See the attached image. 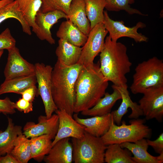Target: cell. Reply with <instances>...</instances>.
<instances>
[{"mask_svg": "<svg viewBox=\"0 0 163 163\" xmlns=\"http://www.w3.org/2000/svg\"><path fill=\"white\" fill-rule=\"evenodd\" d=\"M14 18L21 24L26 34H31V28L24 18L20 10L18 0H15L0 8V24L7 19Z\"/></svg>", "mask_w": 163, "mask_h": 163, "instance_id": "cell-26", "label": "cell"}, {"mask_svg": "<svg viewBox=\"0 0 163 163\" xmlns=\"http://www.w3.org/2000/svg\"><path fill=\"white\" fill-rule=\"evenodd\" d=\"M83 66L77 63L67 66L57 60L51 74L52 94L58 109L72 116L75 102V87Z\"/></svg>", "mask_w": 163, "mask_h": 163, "instance_id": "cell-3", "label": "cell"}, {"mask_svg": "<svg viewBox=\"0 0 163 163\" xmlns=\"http://www.w3.org/2000/svg\"><path fill=\"white\" fill-rule=\"evenodd\" d=\"M59 117L57 133L52 142L53 146L57 141L65 138H79L84 134L85 126L77 122L64 110L57 109L55 111Z\"/></svg>", "mask_w": 163, "mask_h": 163, "instance_id": "cell-13", "label": "cell"}, {"mask_svg": "<svg viewBox=\"0 0 163 163\" xmlns=\"http://www.w3.org/2000/svg\"><path fill=\"white\" fill-rule=\"evenodd\" d=\"M12 1L11 0H0V8Z\"/></svg>", "mask_w": 163, "mask_h": 163, "instance_id": "cell-39", "label": "cell"}, {"mask_svg": "<svg viewBox=\"0 0 163 163\" xmlns=\"http://www.w3.org/2000/svg\"><path fill=\"white\" fill-rule=\"evenodd\" d=\"M78 113H75L73 118L79 123L85 126V131L94 136L101 137L109 130L113 120L111 113L96 116L86 119L79 117Z\"/></svg>", "mask_w": 163, "mask_h": 163, "instance_id": "cell-15", "label": "cell"}, {"mask_svg": "<svg viewBox=\"0 0 163 163\" xmlns=\"http://www.w3.org/2000/svg\"><path fill=\"white\" fill-rule=\"evenodd\" d=\"M67 15L68 20L88 36L91 28L86 13L85 0H73Z\"/></svg>", "mask_w": 163, "mask_h": 163, "instance_id": "cell-19", "label": "cell"}, {"mask_svg": "<svg viewBox=\"0 0 163 163\" xmlns=\"http://www.w3.org/2000/svg\"><path fill=\"white\" fill-rule=\"evenodd\" d=\"M149 145L152 147L155 152L159 154L163 153V133H161L155 140L146 139Z\"/></svg>", "mask_w": 163, "mask_h": 163, "instance_id": "cell-36", "label": "cell"}, {"mask_svg": "<svg viewBox=\"0 0 163 163\" xmlns=\"http://www.w3.org/2000/svg\"><path fill=\"white\" fill-rule=\"evenodd\" d=\"M123 44L106 37L100 55V69L105 79L117 87H127L126 75L132 65Z\"/></svg>", "mask_w": 163, "mask_h": 163, "instance_id": "cell-2", "label": "cell"}, {"mask_svg": "<svg viewBox=\"0 0 163 163\" xmlns=\"http://www.w3.org/2000/svg\"><path fill=\"white\" fill-rule=\"evenodd\" d=\"M105 3V8L110 11H119L124 10L130 14H136L145 16L139 10L131 7L135 0H103Z\"/></svg>", "mask_w": 163, "mask_h": 163, "instance_id": "cell-31", "label": "cell"}, {"mask_svg": "<svg viewBox=\"0 0 163 163\" xmlns=\"http://www.w3.org/2000/svg\"><path fill=\"white\" fill-rule=\"evenodd\" d=\"M4 52V50H0V59Z\"/></svg>", "mask_w": 163, "mask_h": 163, "instance_id": "cell-40", "label": "cell"}, {"mask_svg": "<svg viewBox=\"0 0 163 163\" xmlns=\"http://www.w3.org/2000/svg\"><path fill=\"white\" fill-rule=\"evenodd\" d=\"M50 136L44 135L30 138L32 159L41 162L50 151L52 147Z\"/></svg>", "mask_w": 163, "mask_h": 163, "instance_id": "cell-25", "label": "cell"}, {"mask_svg": "<svg viewBox=\"0 0 163 163\" xmlns=\"http://www.w3.org/2000/svg\"><path fill=\"white\" fill-rule=\"evenodd\" d=\"M62 18L68 20L67 15L62 11L56 10L43 13L40 11L37 13L35 23L38 27L36 33L38 38L42 40H45L51 44L55 43L50 29L52 26Z\"/></svg>", "mask_w": 163, "mask_h": 163, "instance_id": "cell-14", "label": "cell"}, {"mask_svg": "<svg viewBox=\"0 0 163 163\" xmlns=\"http://www.w3.org/2000/svg\"><path fill=\"white\" fill-rule=\"evenodd\" d=\"M87 16L91 29L104 21V9L105 4L103 0H85Z\"/></svg>", "mask_w": 163, "mask_h": 163, "instance_id": "cell-29", "label": "cell"}, {"mask_svg": "<svg viewBox=\"0 0 163 163\" xmlns=\"http://www.w3.org/2000/svg\"><path fill=\"white\" fill-rule=\"evenodd\" d=\"M115 86L121 94L122 101L118 109L110 113L114 122L117 125H120L122 118L127 112L129 108L132 110L131 113L128 116L129 118L136 119L143 115V112L139 104L133 102L131 99L128 88Z\"/></svg>", "mask_w": 163, "mask_h": 163, "instance_id": "cell-17", "label": "cell"}, {"mask_svg": "<svg viewBox=\"0 0 163 163\" xmlns=\"http://www.w3.org/2000/svg\"><path fill=\"white\" fill-rule=\"evenodd\" d=\"M59 39L66 40L78 46H83L85 43L88 36L69 20L62 22L56 33Z\"/></svg>", "mask_w": 163, "mask_h": 163, "instance_id": "cell-22", "label": "cell"}, {"mask_svg": "<svg viewBox=\"0 0 163 163\" xmlns=\"http://www.w3.org/2000/svg\"><path fill=\"white\" fill-rule=\"evenodd\" d=\"M11 0L12 1H14L15 0Z\"/></svg>", "mask_w": 163, "mask_h": 163, "instance_id": "cell-41", "label": "cell"}, {"mask_svg": "<svg viewBox=\"0 0 163 163\" xmlns=\"http://www.w3.org/2000/svg\"><path fill=\"white\" fill-rule=\"evenodd\" d=\"M14 104L8 97L0 99V113L5 115L14 114L16 112Z\"/></svg>", "mask_w": 163, "mask_h": 163, "instance_id": "cell-34", "label": "cell"}, {"mask_svg": "<svg viewBox=\"0 0 163 163\" xmlns=\"http://www.w3.org/2000/svg\"><path fill=\"white\" fill-rule=\"evenodd\" d=\"M14 107L15 109L25 113L32 111L33 109V102L27 101L22 98H19L15 103Z\"/></svg>", "mask_w": 163, "mask_h": 163, "instance_id": "cell-35", "label": "cell"}, {"mask_svg": "<svg viewBox=\"0 0 163 163\" xmlns=\"http://www.w3.org/2000/svg\"><path fill=\"white\" fill-rule=\"evenodd\" d=\"M34 65L35 75L38 84L37 95L42 100L46 116L50 117L58 109L52 94L51 74L53 68L50 65L37 63Z\"/></svg>", "mask_w": 163, "mask_h": 163, "instance_id": "cell-7", "label": "cell"}, {"mask_svg": "<svg viewBox=\"0 0 163 163\" xmlns=\"http://www.w3.org/2000/svg\"><path fill=\"white\" fill-rule=\"evenodd\" d=\"M22 98L29 102H33L36 96L37 95V89L36 85L29 87L21 94Z\"/></svg>", "mask_w": 163, "mask_h": 163, "instance_id": "cell-37", "label": "cell"}, {"mask_svg": "<svg viewBox=\"0 0 163 163\" xmlns=\"http://www.w3.org/2000/svg\"><path fill=\"white\" fill-rule=\"evenodd\" d=\"M38 122H27L24 125L22 134L28 138L47 135L53 139L57 133L59 126V117L56 113L50 117L46 115H40Z\"/></svg>", "mask_w": 163, "mask_h": 163, "instance_id": "cell-12", "label": "cell"}, {"mask_svg": "<svg viewBox=\"0 0 163 163\" xmlns=\"http://www.w3.org/2000/svg\"><path fill=\"white\" fill-rule=\"evenodd\" d=\"M11 153L19 163H27L32 159L30 139L22 133L16 139Z\"/></svg>", "mask_w": 163, "mask_h": 163, "instance_id": "cell-30", "label": "cell"}, {"mask_svg": "<svg viewBox=\"0 0 163 163\" xmlns=\"http://www.w3.org/2000/svg\"><path fill=\"white\" fill-rule=\"evenodd\" d=\"M113 91L111 94L106 92L92 107L81 112V114L85 116H101L110 113L115 103L121 99V94L113 85L112 86Z\"/></svg>", "mask_w": 163, "mask_h": 163, "instance_id": "cell-20", "label": "cell"}, {"mask_svg": "<svg viewBox=\"0 0 163 163\" xmlns=\"http://www.w3.org/2000/svg\"><path fill=\"white\" fill-rule=\"evenodd\" d=\"M104 14L103 24L112 41H117L119 39L124 37L133 39L136 42H146L148 41L147 37L138 32V29L145 27L146 25L143 23L139 21L133 27H128L124 25L122 21H115L111 19L107 11H104Z\"/></svg>", "mask_w": 163, "mask_h": 163, "instance_id": "cell-10", "label": "cell"}, {"mask_svg": "<svg viewBox=\"0 0 163 163\" xmlns=\"http://www.w3.org/2000/svg\"><path fill=\"white\" fill-rule=\"evenodd\" d=\"M73 161L75 163H104L107 146L101 137L85 131L79 138H72Z\"/></svg>", "mask_w": 163, "mask_h": 163, "instance_id": "cell-6", "label": "cell"}, {"mask_svg": "<svg viewBox=\"0 0 163 163\" xmlns=\"http://www.w3.org/2000/svg\"><path fill=\"white\" fill-rule=\"evenodd\" d=\"M8 122L6 129L0 130V156L11 153L16 139L23 132L22 127L15 125L11 118L8 117Z\"/></svg>", "mask_w": 163, "mask_h": 163, "instance_id": "cell-23", "label": "cell"}, {"mask_svg": "<svg viewBox=\"0 0 163 163\" xmlns=\"http://www.w3.org/2000/svg\"><path fill=\"white\" fill-rule=\"evenodd\" d=\"M82 48L74 45L65 40L59 39L56 50L57 60L67 66L76 64L80 58Z\"/></svg>", "mask_w": 163, "mask_h": 163, "instance_id": "cell-21", "label": "cell"}, {"mask_svg": "<svg viewBox=\"0 0 163 163\" xmlns=\"http://www.w3.org/2000/svg\"><path fill=\"white\" fill-rule=\"evenodd\" d=\"M7 50V61L4 71L5 79L35 75L34 65L21 56L16 46Z\"/></svg>", "mask_w": 163, "mask_h": 163, "instance_id": "cell-11", "label": "cell"}, {"mask_svg": "<svg viewBox=\"0 0 163 163\" xmlns=\"http://www.w3.org/2000/svg\"><path fill=\"white\" fill-rule=\"evenodd\" d=\"M73 0H42L40 11L45 13L56 10L63 12L67 15Z\"/></svg>", "mask_w": 163, "mask_h": 163, "instance_id": "cell-32", "label": "cell"}, {"mask_svg": "<svg viewBox=\"0 0 163 163\" xmlns=\"http://www.w3.org/2000/svg\"><path fill=\"white\" fill-rule=\"evenodd\" d=\"M0 163H19L18 160L11 153L0 156Z\"/></svg>", "mask_w": 163, "mask_h": 163, "instance_id": "cell-38", "label": "cell"}, {"mask_svg": "<svg viewBox=\"0 0 163 163\" xmlns=\"http://www.w3.org/2000/svg\"><path fill=\"white\" fill-rule=\"evenodd\" d=\"M70 138L61 139L52 147L43 161L46 163H71L73 162V147Z\"/></svg>", "mask_w": 163, "mask_h": 163, "instance_id": "cell-18", "label": "cell"}, {"mask_svg": "<svg viewBox=\"0 0 163 163\" xmlns=\"http://www.w3.org/2000/svg\"><path fill=\"white\" fill-rule=\"evenodd\" d=\"M22 14L29 26L35 34L38 29L35 20L38 12L40 11L42 0H18Z\"/></svg>", "mask_w": 163, "mask_h": 163, "instance_id": "cell-27", "label": "cell"}, {"mask_svg": "<svg viewBox=\"0 0 163 163\" xmlns=\"http://www.w3.org/2000/svg\"><path fill=\"white\" fill-rule=\"evenodd\" d=\"M145 119L137 118L130 120L129 125H126L123 121L121 125H117L115 124L113 119L109 130L101 137L107 146L126 142H135L149 138L151 135V129L145 124Z\"/></svg>", "mask_w": 163, "mask_h": 163, "instance_id": "cell-5", "label": "cell"}, {"mask_svg": "<svg viewBox=\"0 0 163 163\" xmlns=\"http://www.w3.org/2000/svg\"><path fill=\"white\" fill-rule=\"evenodd\" d=\"M16 43L9 28H6L0 34V50H8L15 46Z\"/></svg>", "mask_w": 163, "mask_h": 163, "instance_id": "cell-33", "label": "cell"}, {"mask_svg": "<svg viewBox=\"0 0 163 163\" xmlns=\"http://www.w3.org/2000/svg\"><path fill=\"white\" fill-rule=\"evenodd\" d=\"M139 101L143 115L147 120L155 119L159 122L163 117V85L149 88L142 93Z\"/></svg>", "mask_w": 163, "mask_h": 163, "instance_id": "cell-9", "label": "cell"}, {"mask_svg": "<svg viewBox=\"0 0 163 163\" xmlns=\"http://www.w3.org/2000/svg\"><path fill=\"white\" fill-rule=\"evenodd\" d=\"M36 83L35 75L5 79L0 86V95L10 93L21 94L27 88L36 85Z\"/></svg>", "mask_w": 163, "mask_h": 163, "instance_id": "cell-24", "label": "cell"}, {"mask_svg": "<svg viewBox=\"0 0 163 163\" xmlns=\"http://www.w3.org/2000/svg\"><path fill=\"white\" fill-rule=\"evenodd\" d=\"M104 162L107 163H135L131 152L123 149L120 144H113L107 146L104 153Z\"/></svg>", "mask_w": 163, "mask_h": 163, "instance_id": "cell-28", "label": "cell"}, {"mask_svg": "<svg viewBox=\"0 0 163 163\" xmlns=\"http://www.w3.org/2000/svg\"><path fill=\"white\" fill-rule=\"evenodd\" d=\"M123 148L129 150L134 155L132 158L135 163H162L163 153L154 156L147 151L149 145L146 139L143 138L135 142H126L120 144Z\"/></svg>", "mask_w": 163, "mask_h": 163, "instance_id": "cell-16", "label": "cell"}, {"mask_svg": "<svg viewBox=\"0 0 163 163\" xmlns=\"http://www.w3.org/2000/svg\"><path fill=\"white\" fill-rule=\"evenodd\" d=\"M108 85V81L101 72L99 62L83 66L75 84L74 113L93 107L104 96Z\"/></svg>", "mask_w": 163, "mask_h": 163, "instance_id": "cell-1", "label": "cell"}, {"mask_svg": "<svg viewBox=\"0 0 163 163\" xmlns=\"http://www.w3.org/2000/svg\"><path fill=\"white\" fill-rule=\"evenodd\" d=\"M108 33L103 23L96 24L92 28L85 43L82 47L77 63L84 66L93 64L94 58L103 48L105 39Z\"/></svg>", "mask_w": 163, "mask_h": 163, "instance_id": "cell-8", "label": "cell"}, {"mask_svg": "<svg viewBox=\"0 0 163 163\" xmlns=\"http://www.w3.org/2000/svg\"><path fill=\"white\" fill-rule=\"evenodd\" d=\"M130 88L134 94L149 88L163 85V61L153 57L139 63L135 69Z\"/></svg>", "mask_w": 163, "mask_h": 163, "instance_id": "cell-4", "label": "cell"}]
</instances>
